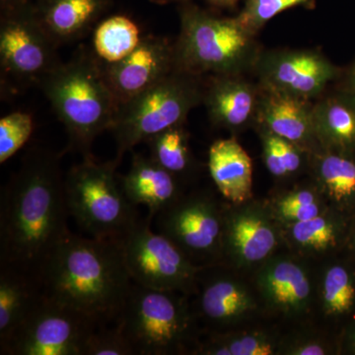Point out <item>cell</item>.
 <instances>
[{
  "label": "cell",
  "mask_w": 355,
  "mask_h": 355,
  "mask_svg": "<svg viewBox=\"0 0 355 355\" xmlns=\"http://www.w3.org/2000/svg\"><path fill=\"white\" fill-rule=\"evenodd\" d=\"M228 244L236 254L247 261H259L272 251L277 243L270 224L256 214H239L228 223Z\"/></svg>",
  "instance_id": "cell-24"
},
{
  "label": "cell",
  "mask_w": 355,
  "mask_h": 355,
  "mask_svg": "<svg viewBox=\"0 0 355 355\" xmlns=\"http://www.w3.org/2000/svg\"><path fill=\"white\" fill-rule=\"evenodd\" d=\"M349 241L350 247L355 254V214H354V219H352V224L349 230Z\"/></svg>",
  "instance_id": "cell-40"
},
{
  "label": "cell",
  "mask_w": 355,
  "mask_h": 355,
  "mask_svg": "<svg viewBox=\"0 0 355 355\" xmlns=\"http://www.w3.org/2000/svg\"><path fill=\"white\" fill-rule=\"evenodd\" d=\"M29 2V0H0V9H1V12L12 10V9L25 6Z\"/></svg>",
  "instance_id": "cell-37"
},
{
  "label": "cell",
  "mask_w": 355,
  "mask_h": 355,
  "mask_svg": "<svg viewBox=\"0 0 355 355\" xmlns=\"http://www.w3.org/2000/svg\"><path fill=\"white\" fill-rule=\"evenodd\" d=\"M179 14L177 69L198 76L252 72L261 46L237 17H219L190 1L181 3Z\"/></svg>",
  "instance_id": "cell-4"
},
{
  "label": "cell",
  "mask_w": 355,
  "mask_h": 355,
  "mask_svg": "<svg viewBox=\"0 0 355 355\" xmlns=\"http://www.w3.org/2000/svg\"><path fill=\"white\" fill-rule=\"evenodd\" d=\"M142 38L139 25L130 17L110 16L93 33V55L102 64H116L130 55Z\"/></svg>",
  "instance_id": "cell-22"
},
{
  "label": "cell",
  "mask_w": 355,
  "mask_h": 355,
  "mask_svg": "<svg viewBox=\"0 0 355 355\" xmlns=\"http://www.w3.org/2000/svg\"><path fill=\"white\" fill-rule=\"evenodd\" d=\"M263 144L266 168L275 177H284L299 171L302 165L303 148L282 139L263 127H257Z\"/></svg>",
  "instance_id": "cell-28"
},
{
  "label": "cell",
  "mask_w": 355,
  "mask_h": 355,
  "mask_svg": "<svg viewBox=\"0 0 355 355\" xmlns=\"http://www.w3.org/2000/svg\"><path fill=\"white\" fill-rule=\"evenodd\" d=\"M345 349L350 354H355V321L349 327L345 336Z\"/></svg>",
  "instance_id": "cell-38"
},
{
  "label": "cell",
  "mask_w": 355,
  "mask_h": 355,
  "mask_svg": "<svg viewBox=\"0 0 355 355\" xmlns=\"http://www.w3.org/2000/svg\"><path fill=\"white\" fill-rule=\"evenodd\" d=\"M210 176L224 198L241 203L250 198L253 187V165L235 139H219L210 146Z\"/></svg>",
  "instance_id": "cell-20"
},
{
  "label": "cell",
  "mask_w": 355,
  "mask_h": 355,
  "mask_svg": "<svg viewBox=\"0 0 355 355\" xmlns=\"http://www.w3.org/2000/svg\"><path fill=\"white\" fill-rule=\"evenodd\" d=\"M100 64L120 107L176 69L175 44L162 37L144 36L137 48L121 62Z\"/></svg>",
  "instance_id": "cell-12"
},
{
  "label": "cell",
  "mask_w": 355,
  "mask_h": 355,
  "mask_svg": "<svg viewBox=\"0 0 355 355\" xmlns=\"http://www.w3.org/2000/svg\"><path fill=\"white\" fill-rule=\"evenodd\" d=\"M338 67L315 49L261 50L252 73L261 87L315 101L342 74Z\"/></svg>",
  "instance_id": "cell-11"
},
{
  "label": "cell",
  "mask_w": 355,
  "mask_h": 355,
  "mask_svg": "<svg viewBox=\"0 0 355 355\" xmlns=\"http://www.w3.org/2000/svg\"><path fill=\"white\" fill-rule=\"evenodd\" d=\"M43 295L39 279L15 268L0 266V354Z\"/></svg>",
  "instance_id": "cell-19"
},
{
  "label": "cell",
  "mask_w": 355,
  "mask_h": 355,
  "mask_svg": "<svg viewBox=\"0 0 355 355\" xmlns=\"http://www.w3.org/2000/svg\"><path fill=\"white\" fill-rule=\"evenodd\" d=\"M58 46L42 25L34 4L29 2L1 12L2 76L21 85H40L44 77L62 62L58 55Z\"/></svg>",
  "instance_id": "cell-8"
},
{
  "label": "cell",
  "mask_w": 355,
  "mask_h": 355,
  "mask_svg": "<svg viewBox=\"0 0 355 355\" xmlns=\"http://www.w3.org/2000/svg\"><path fill=\"white\" fill-rule=\"evenodd\" d=\"M120 179L128 200L146 207L153 219L180 198L177 178L150 156L133 154L130 170Z\"/></svg>",
  "instance_id": "cell-16"
},
{
  "label": "cell",
  "mask_w": 355,
  "mask_h": 355,
  "mask_svg": "<svg viewBox=\"0 0 355 355\" xmlns=\"http://www.w3.org/2000/svg\"><path fill=\"white\" fill-rule=\"evenodd\" d=\"M83 355H135L132 345L121 329L114 324L96 329L86 340Z\"/></svg>",
  "instance_id": "cell-32"
},
{
  "label": "cell",
  "mask_w": 355,
  "mask_h": 355,
  "mask_svg": "<svg viewBox=\"0 0 355 355\" xmlns=\"http://www.w3.org/2000/svg\"><path fill=\"white\" fill-rule=\"evenodd\" d=\"M34 121L25 112H13L0 120V164L15 155L31 137Z\"/></svg>",
  "instance_id": "cell-30"
},
{
  "label": "cell",
  "mask_w": 355,
  "mask_h": 355,
  "mask_svg": "<svg viewBox=\"0 0 355 355\" xmlns=\"http://www.w3.org/2000/svg\"><path fill=\"white\" fill-rule=\"evenodd\" d=\"M111 4L112 0H38L34 6L42 25L60 46L85 36Z\"/></svg>",
  "instance_id": "cell-17"
},
{
  "label": "cell",
  "mask_w": 355,
  "mask_h": 355,
  "mask_svg": "<svg viewBox=\"0 0 355 355\" xmlns=\"http://www.w3.org/2000/svg\"><path fill=\"white\" fill-rule=\"evenodd\" d=\"M150 157L178 178L191 167L188 135L184 125H175L147 140Z\"/></svg>",
  "instance_id": "cell-26"
},
{
  "label": "cell",
  "mask_w": 355,
  "mask_h": 355,
  "mask_svg": "<svg viewBox=\"0 0 355 355\" xmlns=\"http://www.w3.org/2000/svg\"><path fill=\"white\" fill-rule=\"evenodd\" d=\"M334 85L355 95V58L349 65L343 67L342 74Z\"/></svg>",
  "instance_id": "cell-35"
},
{
  "label": "cell",
  "mask_w": 355,
  "mask_h": 355,
  "mask_svg": "<svg viewBox=\"0 0 355 355\" xmlns=\"http://www.w3.org/2000/svg\"><path fill=\"white\" fill-rule=\"evenodd\" d=\"M100 324L44 293L21 324L4 355H83Z\"/></svg>",
  "instance_id": "cell-10"
},
{
  "label": "cell",
  "mask_w": 355,
  "mask_h": 355,
  "mask_svg": "<svg viewBox=\"0 0 355 355\" xmlns=\"http://www.w3.org/2000/svg\"><path fill=\"white\" fill-rule=\"evenodd\" d=\"M317 175L324 191L343 212L355 214V153L322 148Z\"/></svg>",
  "instance_id": "cell-21"
},
{
  "label": "cell",
  "mask_w": 355,
  "mask_h": 355,
  "mask_svg": "<svg viewBox=\"0 0 355 355\" xmlns=\"http://www.w3.org/2000/svg\"><path fill=\"white\" fill-rule=\"evenodd\" d=\"M40 87L69 137V146L91 157L94 140L111 130L119 104L93 53L80 50L44 77Z\"/></svg>",
  "instance_id": "cell-3"
},
{
  "label": "cell",
  "mask_w": 355,
  "mask_h": 355,
  "mask_svg": "<svg viewBox=\"0 0 355 355\" xmlns=\"http://www.w3.org/2000/svg\"><path fill=\"white\" fill-rule=\"evenodd\" d=\"M221 342L227 345L231 355H270L275 352L270 343L258 336H240Z\"/></svg>",
  "instance_id": "cell-33"
},
{
  "label": "cell",
  "mask_w": 355,
  "mask_h": 355,
  "mask_svg": "<svg viewBox=\"0 0 355 355\" xmlns=\"http://www.w3.org/2000/svg\"><path fill=\"white\" fill-rule=\"evenodd\" d=\"M314 123L323 149L355 153V95L334 85L314 101Z\"/></svg>",
  "instance_id": "cell-18"
},
{
  "label": "cell",
  "mask_w": 355,
  "mask_h": 355,
  "mask_svg": "<svg viewBox=\"0 0 355 355\" xmlns=\"http://www.w3.org/2000/svg\"><path fill=\"white\" fill-rule=\"evenodd\" d=\"M324 309L333 316L355 312V273L343 263H336L326 272L323 284Z\"/></svg>",
  "instance_id": "cell-27"
},
{
  "label": "cell",
  "mask_w": 355,
  "mask_h": 355,
  "mask_svg": "<svg viewBox=\"0 0 355 355\" xmlns=\"http://www.w3.org/2000/svg\"><path fill=\"white\" fill-rule=\"evenodd\" d=\"M343 232V225L340 222L336 224L320 216L309 220L295 222L292 230L294 239L299 244L318 250L336 246Z\"/></svg>",
  "instance_id": "cell-29"
},
{
  "label": "cell",
  "mask_w": 355,
  "mask_h": 355,
  "mask_svg": "<svg viewBox=\"0 0 355 355\" xmlns=\"http://www.w3.org/2000/svg\"><path fill=\"white\" fill-rule=\"evenodd\" d=\"M154 2H159V3H168V2H180V3H184V2L190 1V0H153Z\"/></svg>",
  "instance_id": "cell-41"
},
{
  "label": "cell",
  "mask_w": 355,
  "mask_h": 355,
  "mask_svg": "<svg viewBox=\"0 0 355 355\" xmlns=\"http://www.w3.org/2000/svg\"><path fill=\"white\" fill-rule=\"evenodd\" d=\"M156 216L159 233L171 240L187 257L205 256L216 251L222 224L212 200L200 197L179 198Z\"/></svg>",
  "instance_id": "cell-13"
},
{
  "label": "cell",
  "mask_w": 355,
  "mask_h": 355,
  "mask_svg": "<svg viewBox=\"0 0 355 355\" xmlns=\"http://www.w3.org/2000/svg\"><path fill=\"white\" fill-rule=\"evenodd\" d=\"M295 354L298 355H324L326 354V349L321 345L316 343H310L295 350Z\"/></svg>",
  "instance_id": "cell-36"
},
{
  "label": "cell",
  "mask_w": 355,
  "mask_h": 355,
  "mask_svg": "<svg viewBox=\"0 0 355 355\" xmlns=\"http://www.w3.org/2000/svg\"><path fill=\"white\" fill-rule=\"evenodd\" d=\"M116 161L84 158L64 176L65 202L70 216L90 237L120 240L139 220L116 174Z\"/></svg>",
  "instance_id": "cell-5"
},
{
  "label": "cell",
  "mask_w": 355,
  "mask_h": 355,
  "mask_svg": "<svg viewBox=\"0 0 355 355\" xmlns=\"http://www.w3.org/2000/svg\"><path fill=\"white\" fill-rule=\"evenodd\" d=\"M40 280L46 296L100 326L116 323L133 284L118 240L72 232L46 261Z\"/></svg>",
  "instance_id": "cell-2"
},
{
  "label": "cell",
  "mask_w": 355,
  "mask_h": 355,
  "mask_svg": "<svg viewBox=\"0 0 355 355\" xmlns=\"http://www.w3.org/2000/svg\"><path fill=\"white\" fill-rule=\"evenodd\" d=\"M279 211L287 220L300 222L319 216L320 209L317 203L313 202L293 205V207H279Z\"/></svg>",
  "instance_id": "cell-34"
},
{
  "label": "cell",
  "mask_w": 355,
  "mask_h": 355,
  "mask_svg": "<svg viewBox=\"0 0 355 355\" xmlns=\"http://www.w3.org/2000/svg\"><path fill=\"white\" fill-rule=\"evenodd\" d=\"M261 88L244 74L214 76L205 84L202 104L216 127L240 130L256 125Z\"/></svg>",
  "instance_id": "cell-14"
},
{
  "label": "cell",
  "mask_w": 355,
  "mask_h": 355,
  "mask_svg": "<svg viewBox=\"0 0 355 355\" xmlns=\"http://www.w3.org/2000/svg\"><path fill=\"white\" fill-rule=\"evenodd\" d=\"M313 0H247L244 8L236 17L254 35L277 14L296 6H312Z\"/></svg>",
  "instance_id": "cell-31"
},
{
  "label": "cell",
  "mask_w": 355,
  "mask_h": 355,
  "mask_svg": "<svg viewBox=\"0 0 355 355\" xmlns=\"http://www.w3.org/2000/svg\"><path fill=\"white\" fill-rule=\"evenodd\" d=\"M260 88L256 127L265 128L305 150H313L320 146L315 130L314 101Z\"/></svg>",
  "instance_id": "cell-15"
},
{
  "label": "cell",
  "mask_w": 355,
  "mask_h": 355,
  "mask_svg": "<svg viewBox=\"0 0 355 355\" xmlns=\"http://www.w3.org/2000/svg\"><path fill=\"white\" fill-rule=\"evenodd\" d=\"M202 76L175 69L158 83L119 107L111 132L116 164L128 151L158 133L184 125L191 110L202 104Z\"/></svg>",
  "instance_id": "cell-6"
},
{
  "label": "cell",
  "mask_w": 355,
  "mask_h": 355,
  "mask_svg": "<svg viewBox=\"0 0 355 355\" xmlns=\"http://www.w3.org/2000/svg\"><path fill=\"white\" fill-rule=\"evenodd\" d=\"M211 6L220 8H232L239 3L240 0H207Z\"/></svg>",
  "instance_id": "cell-39"
},
{
  "label": "cell",
  "mask_w": 355,
  "mask_h": 355,
  "mask_svg": "<svg viewBox=\"0 0 355 355\" xmlns=\"http://www.w3.org/2000/svg\"><path fill=\"white\" fill-rule=\"evenodd\" d=\"M69 214L60 154L30 149L2 191L0 266L40 280L46 261L71 233Z\"/></svg>",
  "instance_id": "cell-1"
},
{
  "label": "cell",
  "mask_w": 355,
  "mask_h": 355,
  "mask_svg": "<svg viewBox=\"0 0 355 355\" xmlns=\"http://www.w3.org/2000/svg\"><path fill=\"white\" fill-rule=\"evenodd\" d=\"M151 221L139 218L119 240L132 282L157 291H190L198 268L171 240L153 232Z\"/></svg>",
  "instance_id": "cell-9"
},
{
  "label": "cell",
  "mask_w": 355,
  "mask_h": 355,
  "mask_svg": "<svg viewBox=\"0 0 355 355\" xmlns=\"http://www.w3.org/2000/svg\"><path fill=\"white\" fill-rule=\"evenodd\" d=\"M263 287L268 298L282 309H300L310 295L307 277L292 261H282L270 266L263 275Z\"/></svg>",
  "instance_id": "cell-25"
},
{
  "label": "cell",
  "mask_w": 355,
  "mask_h": 355,
  "mask_svg": "<svg viewBox=\"0 0 355 355\" xmlns=\"http://www.w3.org/2000/svg\"><path fill=\"white\" fill-rule=\"evenodd\" d=\"M176 291H157L133 282L116 324L135 355H166L184 345L190 317Z\"/></svg>",
  "instance_id": "cell-7"
},
{
  "label": "cell",
  "mask_w": 355,
  "mask_h": 355,
  "mask_svg": "<svg viewBox=\"0 0 355 355\" xmlns=\"http://www.w3.org/2000/svg\"><path fill=\"white\" fill-rule=\"evenodd\" d=\"M252 306L249 294L237 282L226 277L209 279L200 294V314L217 326L237 319Z\"/></svg>",
  "instance_id": "cell-23"
}]
</instances>
